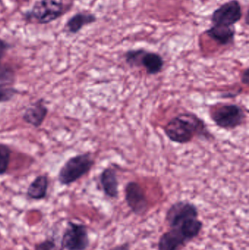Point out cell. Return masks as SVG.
<instances>
[{"mask_svg": "<svg viewBox=\"0 0 249 250\" xmlns=\"http://www.w3.org/2000/svg\"><path fill=\"white\" fill-rule=\"evenodd\" d=\"M187 242L178 230L171 229L159 238L158 250H179Z\"/></svg>", "mask_w": 249, "mask_h": 250, "instance_id": "5bb4252c", "label": "cell"}, {"mask_svg": "<svg viewBox=\"0 0 249 250\" xmlns=\"http://www.w3.org/2000/svg\"><path fill=\"white\" fill-rule=\"evenodd\" d=\"M99 183L104 194L108 198L115 199L118 198L119 191L117 172L114 167H108L104 169L99 175Z\"/></svg>", "mask_w": 249, "mask_h": 250, "instance_id": "8fae6325", "label": "cell"}, {"mask_svg": "<svg viewBox=\"0 0 249 250\" xmlns=\"http://www.w3.org/2000/svg\"><path fill=\"white\" fill-rule=\"evenodd\" d=\"M15 76L16 73L13 67L0 64V83H12L14 82Z\"/></svg>", "mask_w": 249, "mask_h": 250, "instance_id": "d6986e66", "label": "cell"}, {"mask_svg": "<svg viewBox=\"0 0 249 250\" xmlns=\"http://www.w3.org/2000/svg\"><path fill=\"white\" fill-rule=\"evenodd\" d=\"M97 20V18L93 13L88 12H80L72 16L65 25V29L68 33L77 34L84 26L92 24Z\"/></svg>", "mask_w": 249, "mask_h": 250, "instance_id": "4fadbf2b", "label": "cell"}, {"mask_svg": "<svg viewBox=\"0 0 249 250\" xmlns=\"http://www.w3.org/2000/svg\"><path fill=\"white\" fill-rule=\"evenodd\" d=\"M205 34L219 45L227 46L233 43L235 41L236 29L235 26L213 25L205 31Z\"/></svg>", "mask_w": 249, "mask_h": 250, "instance_id": "7c38bea8", "label": "cell"}, {"mask_svg": "<svg viewBox=\"0 0 249 250\" xmlns=\"http://www.w3.org/2000/svg\"><path fill=\"white\" fill-rule=\"evenodd\" d=\"M124 58L127 65L132 68L143 67L150 76L159 74L165 66V60L162 55L145 48L128 50L124 53Z\"/></svg>", "mask_w": 249, "mask_h": 250, "instance_id": "277c9868", "label": "cell"}, {"mask_svg": "<svg viewBox=\"0 0 249 250\" xmlns=\"http://www.w3.org/2000/svg\"><path fill=\"white\" fill-rule=\"evenodd\" d=\"M48 108L45 106L43 99H39L28 107L23 113V121L34 127H39L48 115Z\"/></svg>", "mask_w": 249, "mask_h": 250, "instance_id": "30bf717a", "label": "cell"}, {"mask_svg": "<svg viewBox=\"0 0 249 250\" xmlns=\"http://www.w3.org/2000/svg\"><path fill=\"white\" fill-rule=\"evenodd\" d=\"M203 223L197 218H191L183 222L176 227L171 229L178 230L187 242L192 240L200 234Z\"/></svg>", "mask_w": 249, "mask_h": 250, "instance_id": "2e32d148", "label": "cell"}, {"mask_svg": "<svg viewBox=\"0 0 249 250\" xmlns=\"http://www.w3.org/2000/svg\"><path fill=\"white\" fill-rule=\"evenodd\" d=\"M241 82H242L244 84L247 85L248 86L249 83V67H247L245 70L243 71V73H241Z\"/></svg>", "mask_w": 249, "mask_h": 250, "instance_id": "7402d4cb", "label": "cell"}, {"mask_svg": "<svg viewBox=\"0 0 249 250\" xmlns=\"http://www.w3.org/2000/svg\"><path fill=\"white\" fill-rule=\"evenodd\" d=\"M18 93L19 90L13 87L11 83H0V104L9 102Z\"/></svg>", "mask_w": 249, "mask_h": 250, "instance_id": "ac0fdd59", "label": "cell"}, {"mask_svg": "<svg viewBox=\"0 0 249 250\" xmlns=\"http://www.w3.org/2000/svg\"><path fill=\"white\" fill-rule=\"evenodd\" d=\"M49 181L46 175L37 176L29 185L26 191L28 198L35 201H40L47 196Z\"/></svg>", "mask_w": 249, "mask_h": 250, "instance_id": "9a60e30c", "label": "cell"}, {"mask_svg": "<svg viewBox=\"0 0 249 250\" xmlns=\"http://www.w3.org/2000/svg\"><path fill=\"white\" fill-rule=\"evenodd\" d=\"M246 24H249V11L247 10V16H246Z\"/></svg>", "mask_w": 249, "mask_h": 250, "instance_id": "cb8c5ba5", "label": "cell"}, {"mask_svg": "<svg viewBox=\"0 0 249 250\" xmlns=\"http://www.w3.org/2000/svg\"><path fill=\"white\" fill-rule=\"evenodd\" d=\"M124 198L131 211L137 215L146 212L149 207L144 189L138 182L130 181L124 188Z\"/></svg>", "mask_w": 249, "mask_h": 250, "instance_id": "ba28073f", "label": "cell"}, {"mask_svg": "<svg viewBox=\"0 0 249 250\" xmlns=\"http://www.w3.org/2000/svg\"><path fill=\"white\" fill-rule=\"evenodd\" d=\"M210 117L221 129L230 130L244 124L247 120V111L236 104H218L210 109Z\"/></svg>", "mask_w": 249, "mask_h": 250, "instance_id": "3957f363", "label": "cell"}, {"mask_svg": "<svg viewBox=\"0 0 249 250\" xmlns=\"http://www.w3.org/2000/svg\"><path fill=\"white\" fill-rule=\"evenodd\" d=\"M63 0H38L32 10L26 14V19L40 24L51 23L64 13Z\"/></svg>", "mask_w": 249, "mask_h": 250, "instance_id": "5b68a950", "label": "cell"}, {"mask_svg": "<svg viewBox=\"0 0 249 250\" xmlns=\"http://www.w3.org/2000/svg\"><path fill=\"white\" fill-rule=\"evenodd\" d=\"M89 233L86 226L72 221L67 223L61 238V249L86 250L89 248Z\"/></svg>", "mask_w": 249, "mask_h": 250, "instance_id": "8992f818", "label": "cell"}, {"mask_svg": "<svg viewBox=\"0 0 249 250\" xmlns=\"http://www.w3.org/2000/svg\"><path fill=\"white\" fill-rule=\"evenodd\" d=\"M243 18V9L238 0H229L221 4L212 13L211 21L213 25L235 26Z\"/></svg>", "mask_w": 249, "mask_h": 250, "instance_id": "52a82bcc", "label": "cell"}, {"mask_svg": "<svg viewBox=\"0 0 249 250\" xmlns=\"http://www.w3.org/2000/svg\"><path fill=\"white\" fill-rule=\"evenodd\" d=\"M11 149L8 146L0 144V175L7 172L11 157Z\"/></svg>", "mask_w": 249, "mask_h": 250, "instance_id": "e0dca14e", "label": "cell"}, {"mask_svg": "<svg viewBox=\"0 0 249 250\" xmlns=\"http://www.w3.org/2000/svg\"><path fill=\"white\" fill-rule=\"evenodd\" d=\"M35 250H62L59 249L54 239H46L40 243L35 245Z\"/></svg>", "mask_w": 249, "mask_h": 250, "instance_id": "ffe728a7", "label": "cell"}, {"mask_svg": "<svg viewBox=\"0 0 249 250\" xmlns=\"http://www.w3.org/2000/svg\"><path fill=\"white\" fill-rule=\"evenodd\" d=\"M199 215L198 208L193 203L181 201L172 204L166 213V220L168 226L176 227L183 222L191 218H197Z\"/></svg>", "mask_w": 249, "mask_h": 250, "instance_id": "9c48e42d", "label": "cell"}, {"mask_svg": "<svg viewBox=\"0 0 249 250\" xmlns=\"http://www.w3.org/2000/svg\"><path fill=\"white\" fill-rule=\"evenodd\" d=\"M167 138L178 144H187L195 138L213 139L204 120L194 113H181L171 119L164 127Z\"/></svg>", "mask_w": 249, "mask_h": 250, "instance_id": "6da1fadb", "label": "cell"}, {"mask_svg": "<svg viewBox=\"0 0 249 250\" xmlns=\"http://www.w3.org/2000/svg\"><path fill=\"white\" fill-rule=\"evenodd\" d=\"M111 250H130V246L128 243H124L122 245H117Z\"/></svg>", "mask_w": 249, "mask_h": 250, "instance_id": "603a6c76", "label": "cell"}, {"mask_svg": "<svg viewBox=\"0 0 249 250\" xmlns=\"http://www.w3.org/2000/svg\"><path fill=\"white\" fill-rule=\"evenodd\" d=\"M11 47L12 45L10 43L6 42L4 40L0 39V64H1V60L5 56L6 53L11 48Z\"/></svg>", "mask_w": 249, "mask_h": 250, "instance_id": "44dd1931", "label": "cell"}, {"mask_svg": "<svg viewBox=\"0 0 249 250\" xmlns=\"http://www.w3.org/2000/svg\"><path fill=\"white\" fill-rule=\"evenodd\" d=\"M95 163V159L90 152L82 153L70 157L58 172V182L63 186H70L87 174Z\"/></svg>", "mask_w": 249, "mask_h": 250, "instance_id": "7a4b0ae2", "label": "cell"}]
</instances>
